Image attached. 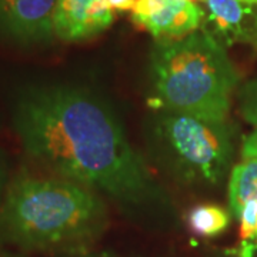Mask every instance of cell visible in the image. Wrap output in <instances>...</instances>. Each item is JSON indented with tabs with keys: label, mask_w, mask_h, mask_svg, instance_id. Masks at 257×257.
<instances>
[{
	"label": "cell",
	"mask_w": 257,
	"mask_h": 257,
	"mask_svg": "<svg viewBox=\"0 0 257 257\" xmlns=\"http://www.w3.org/2000/svg\"><path fill=\"white\" fill-rule=\"evenodd\" d=\"M70 257H117L113 253L109 251H100V253H94V251H89V250H83V251H77V253H72Z\"/></svg>",
	"instance_id": "cell-17"
},
{
	"label": "cell",
	"mask_w": 257,
	"mask_h": 257,
	"mask_svg": "<svg viewBox=\"0 0 257 257\" xmlns=\"http://www.w3.org/2000/svg\"><path fill=\"white\" fill-rule=\"evenodd\" d=\"M240 240L257 241V199L244 204L239 216Z\"/></svg>",
	"instance_id": "cell-12"
},
{
	"label": "cell",
	"mask_w": 257,
	"mask_h": 257,
	"mask_svg": "<svg viewBox=\"0 0 257 257\" xmlns=\"http://www.w3.org/2000/svg\"><path fill=\"white\" fill-rule=\"evenodd\" d=\"M149 67L152 107L226 121L239 73L226 49L202 29L183 39L156 40Z\"/></svg>",
	"instance_id": "cell-3"
},
{
	"label": "cell",
	"mask_w": 257,
	"mask_h": 257,
	"mask_svg": "<svg viewBox=\"0 0 257 257\" xmlns=\"http://www.w3.org/2000/svg\"><path fill=\"white\" fill-rule=\"evenodd\" d=\"M156 136L163 153L186 180L220 183L229 167L233 145L226 121L165 111Z\"/></svg>",
	"instance_id": "cell-4"
},
{
	"label": "cell",
	"mask_w": 257,
	"mask_h": 257,
	"mask_svg": "<svg viewBox=\"0 0 257 257\" xmlns=\"http://www.w3.org/2000/svg\"><path fill=\"white\" fill-rule=\"evenodd\" d=\"M246 3H250V5H257V0H243Z\"/></svg>",
	"instance_id": "cell-19"
},
{
	"label": "cell",
	"mask_w": 257,
	"mask_h": 257,
	"mask_svg": "<svg viewBox=\"0 0 257 257\" xmlns=\"http://www.w3.org/2000/svg\"><path fill=\"white\" fill-rule=\"evenodd\" d=\"M56 0H0V46L32 50L56 39Z\"/></svg>",
	"instance_id": "cell-5"
},
{
	"label": "cell",
	"mask_w": 257,
	"mask_h": 257,
	"mask_svg": "<svg viewBox=\"0 0 257 257\" xmlns=\"http://www.w3.org/2000/svg\"><path fill=\"white\" fill-rule=\"evenodd\" d=\"M12 124L26 156L50 176L127 204L156 197L145 160L92 93L64 84L30 87L19 96Z\"/></svg>",
	"instance_id": "cell-1"
},
{
	"label": "cell",
	"mask_w": 257,
	"mask_h": 257,
	"mask_svg": "<svg viewBox=\"0 0 257 257\" xmlns=\"http://www.w3.org/2000/svg\"><path fill=\"white\" fill-rule=\"evenodd\" d=\"M2 257H22V256H19V254H5V256H2Z\"/></svg>",
	"instance_id": "cell-20"
},
{
	"label": "cell",
	"mask_w": 257,
	"mask_h": 257,
	"mask_svg": "<svg viewBox=\"0 0 257 257\" xmlns=\"http://www.w3.org/2000/svg\"><path fill=\"white\" fill-rule=\"evenodd\" d=\"M5 179H3V170L0 169V204H2V200H3V194H5V190H3V184H5V182H3Z\"/></svg>",
	"instance_id": "cell-18"
},
{
	"label": "cell",
	"mask_w": 257,
	"mask_h": 257,
	"mask_svg": "<svg viewBox=\"0 0 257 257\" xmlns=\"http://www.w3.org/2000/svg\"><path fill=\"white\" fill-rule=\"evenodd\" d=\"M202 30L227 49L233 45L257 46V5L243 0H202Z\"/></svg>",
	"instance_id": "cell-6"
},
{
	"label": "cell",
	"mask_w": 257,
	"mask_h": 257,
	"mask_svg": "<svg viewBox=\"0 0 257 257\" xmlns=\"http://www.w3.org/2000/svg\"><path fill=\"white\" fill-rule=\"evenodd\" d=\"M204 10L194 2L169 0L149 16H132L133 23L147 30L156 40H177L200 30Z\"/></svg>",
	"instance_id": "cell-8"
},
{
	"label": "cell",
	"mask_w": 257,
	"mask_h": 257,
	"mask_svg": "<svg viewBox=\"0 0 257 257\" xmlns=\"http://www.w3.org/2000/svg\"><path fill=\"white\" fill-rule=\"evenodd\" d=\"M110 5L111 10H117V12H127V10H133L136 0H107Z\"/></svg>",
	"instance_id": "cell-16"
},
{
	"label": "cell",
	"mask_w": 257,
	"mask_h": 257,
	"mask_svg": "<svg viewBox=\"0 0 257 257\" xmlns=\"http://www.w3.org/2000/svg\"><path fill=\"white\" fill-rule=\"evenodd\" d=\"M257 199V157L246 159L231 170L229 182V204L239 219L244 204Z\"/></svg>",
	"instance_id": "cell-9"
},
{
	"label": "cell",
	"mask_w": 257,
	"mask_h": 257,
	"mask_svg": "<svg viewBox=\"0 0 257 257\" xmlns=\"http://www.w3.org/2000/svg\"><path fill=\"white\" fill-rule=\"evenodd\" d=\"M227 257H257V241L240 240L236 247L226 251Z\"/></svg>",
	"instance_id": "cell-14"
},
{
	"label": "cell",
	"mask_w": 257,
	"mask_h": 257,
	"mask_svg": "<svg viewBox=\"0 0 257 257\" xmlns=\"http://www.w3.org/2000/svg\"><path fill=\"white\" fill-rule=\"evenodd\" d=\"M241 157L244 160L246 159H256L257 157V126L256 130L244 139L243 146H241Z\"/></svg>",
	"instance_id": "cell-15"
},
{
	"label": "cell",
	"mask_w": 257,
	"mask_h": 257,
	"mask_svg": "<svg viewBox=\"0 0 257 257\" xmlns=\"http://www.w3.org/2000/svg\"><path fill=\"white\" fill-rule=\"evenodd\" d=\"M169 0H136L132 10V16H149L159 9H162Z\"/></svg>",
	"instance_id": "cell-13"
},
{
	"label": "cell",
	"mask_w": 257,
	"mask_h": 257,
	"mask_svg": "<svg viewBox=\"0 0 257 257\" xmlns=\"http://www.w3.org/2000/svg\"><path fill=\"white\" fill-rule=\"evenodd\" d=\"M240 113L248 123L257 126V79L243 86L239 94Z\"/></svg>",
	"instance_id": "cell-11"
},
{
	"label": "cell",
	"mask_w": 257,
	"mask_h": 257,
	"mask_svg": "<svg viewBox=\"0 0 257 257\" xmlns=\"http://www.w3.org/2000/svg\"><path fill=\"white\" fill-rule=\"evenodd\" d=\"M114 13L107 0H56L53 30L62 42H83L111 26Z\"/></svg>",
	"instance_id": "cell-7"
},
{
	"label": "cell",
	"mask_w": 257,
	"mask_h": 257,
	"mask_svg": "<svg viewBox=\"0 0 257 257\" xmlns=\"http://www.w3.org/2000/svg\"><path fill=\"white\" fill-rule=\"evenodd\" d=\"M187 226L200 237H216L229 227L230 214L217 204H199L187 213Z\"/></svg>",
	"instance_id": "cell-10"
},
{
	"label": "cell",
	"mask_w": 257,
	"mask_h": 257,
	"mask_svg": "<svg viewBox=\"0 0 257 257\" xmlns=\"http://www.w3.org/2000/svg\"><path fill=\"white\" fill-rule=\"evenodd\" d=\"M107 226L92 189L55 176L20 173L0 204V244L30 251L87 250Z\"/></svg>",
	"instance_id": "cell-2"
},
{
	"label": "cell",
	"mask_w": 257,
	"mask_h": 257,
	"mask_svg": "<svg viewBox=\"0 0 257 257\" xmlns=\"http://www.w3.org/2000/svg\"><path fill=\"white\" fill-rule=\"evenodd\" d=\"M189 2H194L196 3V2H202V0H189Z\"/></svg>",
	"instance_id": "cell-21"
}]
</instances>
